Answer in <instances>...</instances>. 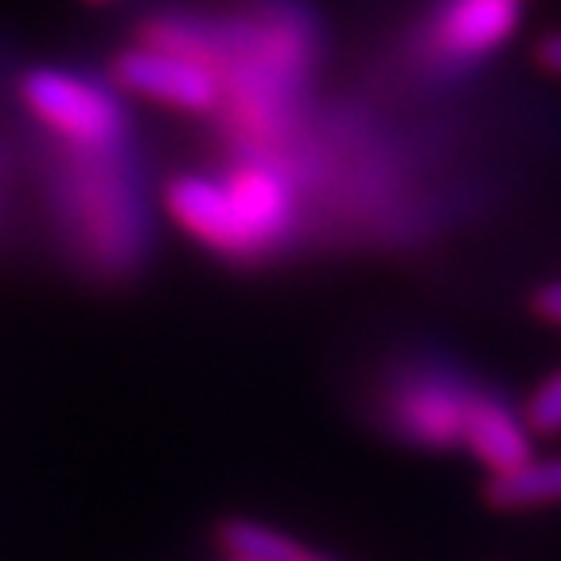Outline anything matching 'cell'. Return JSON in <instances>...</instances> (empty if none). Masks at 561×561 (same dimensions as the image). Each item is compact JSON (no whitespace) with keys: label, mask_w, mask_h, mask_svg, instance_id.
Wrapping results in <instances>:
<instances>
[{"label":"cell","mask_w":561,"mask_h":561,"mask_svg":"<svg viewBox=\"0 0 561 561\" xmlns=\"http://www.w3.org/2000/svg\"><path fill=\"white\" fill-rule=\"evenodd\" d=\"M523 417L535 437H561V367L530 390V398L523 405Z\"/></svg>","instance_id":"9"},{"label":"cell","mask_w":561,"mask_h":561,"mask_svg":"<svg viewBox=\"0 0 561 561\" xmlns=\"http://www.w3.org/2000/svg\"><path fill=\"white\" fill-rule=\"evenodd\" d=\"M535 59H538V67H542L546 75H558V79H561V27H553V32H546L542 39H538Z\"/></svg>","instance_id":"10"},{"label":"cell","mask_w":561,"mask_h":561,"mask_svg":"<svg viewBox=\"0 0 561 561\" xmlns=\"http://www.w3.org/2000/svg\"><path fill=\"white\" fill-rule=\"evenodd\" d=\"M480 402V386L456 375L421 370L405 375L390 390V417L398 433L425 448H465L472 410Z\"/></svg>","instance_id":"4"},{"label":"cell","mask_w":561,"mask_h":561,"mask_svg":"<svg viewBox=\"0 0 561 561\" xmlns=\"http://www.w3.org/2000/svg\"><path fill=\"white\" fill-rule=\"evenodd\" d=\"M82 4H90V9H110V4H122V0H82Z\"/></svg>","instance_id":"12"},{"label":"cell","mask_w":561,"mask_h":561,"mask_svg":"<svg viewBox=\"0 0 561 561\" xmlns=\"http://www.w3.org/2000/svg\"><path fill=\"white\" fill-rule=\"evenodd\" d=\"M535 433L526 425V417L518 410H511L503 398L480 390V402L472 410L465 433V453H472L480 460V468H488V476H507L518 465H526L535 456Z\"/></svg>","instance_id":"6"},{"label":"cell","mask_w":561,"mask_h":561,"mask_svg":"<svg viewBox=\"0 0 561 561\" xmlns=\"http://www.w3.org/2000/svg\"><path fill=\"white\" fill-rule=\"evenodd\" d=\"M164 210L175 230L222 257H262L297 227V195L270 160H242L222 175H172Z\"/></svg>","instance_id":"1"},{"label":"cell","mask_w":561,"mask_h":561,"mask_svg":"<svg viewBox=\"0 0 561 561\" xmlns=\"http://www.w3.org/2000/svg\"><path fill=\"white\" fill-rule=\"evenodd\" d=\"M491 503L503 511H538L561 507V453L558 456H530L515 472L495 476L488 488Z\"/></svg>","instance_id":"7"},{"label":"cell","mask_w":561,"mask_h":561,"mask_svg":"<svg viewBox=\"0 0 561 561\" xmlns=\"http://www.w3.org/2000/svg\"><path fill=\"white\" fill-rule=\"evenodd\" d=\"M538 312H542L550 324H561V280H553V285H546V289L538 293Z\"/></svg>","instance_id":"11"},{"label":"cell","mask_w":561,"mask_h":561,"mask_svg":"<svg viewBox=\"0 0 561 561\" xmlns=\"http://www.w3.org/2000/svg\"><path fill=\"white\" fill-rule=\"evenodd\" d=\"M110 82L125 94L172 114H215L227 102L222 70L203 55L172 44L164 35L140 32L110 62Z\"/></svg>","instance_id":"3"},{"label":"cell","mask_w":561,"mask_h":561,"mask_svg":"<svg viewBox=\"0 0 561 561\" xmlns=\"http://www.w3.org/2000/svg\"><path fill=\"white\" fill-rule=\"evenodd\" d=\"M526 0H437L425 39L445 62H480L523 27Z\"/></svg>","instance_id":"5"},{"label":"cell","mask_w":561,"mask_h":561,"mask_svg":"<svg viewBox=\"0 0 561 561\" xmlns=\"http://www.w3.org/2000/svg\"><path fill=\"white\" fill-rule=\"evenodd\" d=\"M227 561H238V558H227Z\"/></svg>","instance_id":"13"},{"label":"cell","mask_w":561,"mask_h":561,"mask_svg":"<svg viewBox=\"0 0 561 561\" xmlns=\"http://www.w3.org/2000/svg\"><path fill=\"white\" fill-rule=\"evenodd\" d=\"M16 98L27 117L70 152H117L129 137V114L114 82L67 67H32L20 75Z\"/></svg>","instance_id":"2"},{"label":"cell","mask_w":561,"mask_h":561,"mask_svg":"<svg viewBox=\"0 0 561 561\" xmlns=\"http://www.w3.org/2000/svg\"><path fill=\"white\" fill-rule=\"evenodd\" d=\"M219 542L227 550V558L238 561H332L324 553L308 550L297 538L280 535L273 526L254 523V518H234L219 530Z\"/></svg>","instance_id":"8"}]
</instances>
